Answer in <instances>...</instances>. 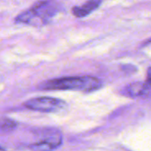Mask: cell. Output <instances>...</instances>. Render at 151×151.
<instances>
[{"mask_svg": "<svg viewBox=\"0 0 151 151\" xmlns=\"http://www.w3.org/2000/svg\"><path fill=\"white\" fill-rule=\"evenodd\" d=\"M60 10L59 4L56 0H40L29 9L19 14L15 21L35 27L47 25Z\"/></svg>", "mask_w": 151, "mask_h": 151, "instance_id": "obj_1", "label": "cell"}, {"mask_svg": "<svg viewBox=\"0 0 151 151\" xmlns=\"http://www.w3.org/2000/svg\"><path fill=\"white\" fill-rule=\"evenodd\" d=\"M101 86V81L96 77L77 76L47 81L41 85V88L45 90H75L89 93L97 90Z\"/></svg>", "mask_w": 151, "mask_h": 151, "instance_id": "obj_2", "label": "cell"}, {"mask_svg": "<svg viewBox=\"0 0 151 151\" xmlns=\"http://www.w3.org/2000/svg\"><path fill=\"white\" fill-rule=\"evenodd\" d=\"M24 105L27 109L46 113L59 112L66 106L65 102L58 98L48 96H41L29 99L24 103Z\"/></svg>", "mask_w": 151, "mask_h": 151, "instance_id": "obj_3", "label": "cell"}, {"mask_svg": "<svg viewBox=\"0 0 151 151\" xmlns=\"http://www.w3.org/2000/svg\"><path fill=\"white\" fill-rule=\"evenodd\" d=\"M61 143L62 136L60 133L54 132L45 136V138L40 142L30 145V149L33 151H53L58 148Z\"/></svg>", "mask_w": 151, "mask_h": 151, "instance_id": "obj_4", "label": "cell"}, {"mask_svg": "<svg viewBox=\"0 0 151 151\" xmlns=\"http://www.w3.org/2000/svg\"><path fill=\"white\" fill-rule=\"evenodd\" d=\"M150 91V70L148 72L147 82H134L127 86L123 89V94L127 96L130 97H137V96H149Z\"/></svg>", "mask_w": 151, "mask_h": 151, "instance_id": "obj_5", "label": "cell"}, {"mask_svg": "<svg viewBox=\"0 0 151 151\" xmlns=\"http://www.w3.org/2000/svg\"><path fill=\"white\" fill-rule=\"evenodd\" d=\"M103 0H88L81 6H74L72 9V13L76 18H84L96 10L102 4Z\"/></svg>", "mask_w": 151, "mask_h": 151, "instance_id": "obj_6", "label": "cell"}, {"mask_svg": "<svg viewBox=\"0 0 151 151\" xmlns=\"http://www.w3.org/2000/svg\"><path fill=\"white\" fill-rule=\"evenodd\" d=\"M16 127V123L11 119H4L0 121V129H12Z\"/></svg>", "mask_w": 151, "mask_h": 151, "instance_id": "obj_7", "label": "cell"}, {"mask_svg": "<svg viewBox=\"0 0 151 151\" xmlns=\"http://www.w3.org/2000/svg\"><path fill=\"white\" fill-rule=\"evenodd\" d=\"M0 151H5V150H4L3 148H1V147H0Z\"/></svg>", "mask_w": 151, "mask_h": 151, "instance_id": "obj_8", "label": "cell"}]
</instances>
